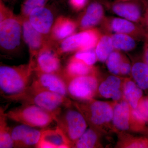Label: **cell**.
Segmentation results:
<instances>
[{
  "label": "cell",
  "instance_id": "6da1fadb",
  "mask_svg": "<svg viewBox=\"0 0 148 148\" xmlns=\"http://www.w3.org/2000/svg\"><path fill=\"white\" fill-rule=\"evenodd\" d=\"M0 47L2 52L12 54L21 47L22 18L14 14L12 11L0 0Z\"/></svg>",
  "mask_w": 148,
  "mask_h": 148
},
{
  "label": "cell",
  "instance_id": "7a4b0ae2",
  "mask_svg": "<svg viewBox=\"0 0 148 148\" xmlns=\"http://www.w3.org/2000/svg\"><path fill=\"white\" fill-rule=\"evenodd\" d=\"M34 73V64L17 66L1 65L0 90L3 98L16 95L30 86Z\"/></svg>",
  "mask_w": 148,
  "mask_h": 148
},
{
  "label": "cell",
  "instance_id": "3957f363",
  "mask_svg": "<svg viewBox=\"0 0 148 148\" xmlns=\"http://www.w3.org/2000/svg\"><path fill=\"white\" fill-rule=\"evenodd\" d=\"M4 99L21 104L35 105L52 113L55 116L63 109L71 107L73 104L68 97L55 92L37 89L31 86L21 93L5 97Z\"/></svg>",
  "mask_w": 148,
  "mask_h": 148
},
{
  "label": "cell",
  "instance_id": "277c9868",
  "mask_svg": "<svg viewBox=\"0 0 148 148\" xmlns=\"http://www.w3.org/2000/svg\"><path fill=\"white\" fill-rule=\"evenodd\" d=\"M71 107L63 109L54 118L56 129L69 148L72 147L87 127V121L82 114Z\"/></svg>",
  "mask_w": 148,
  "mask_h": 148
},
{
  "label": "cell",
  "instance_id": "5b68a950",
  "mask_svg": "<svg viewBox=\"0 0 148 148\" xmlns=\"http://www.w3.org/2000/svg\"><path fill=\"white\" fill-rule=\"evenodd\" d=\"M9 119L34 127L45 128L54 121L55 115L32 104L22 103L6 112Z\"/></svg>",
  "mask_w": 148,
  "mask_h": 148
},
{
  "label": "cell",
  "instance_id": "8992f818",
  "mask_svg": "<svg viewBox=\"0 0 148 148\" xmlns=\"http://www.w3.org/2000/svg\"><path fill=\"white\" fill-rule=\"evenodd\" d=\"M63 78L66 83L69 96L75 99L91 100L97 90L98 82L92 75Z\"/></svg>",
  "mask_w": 148,
  "mask_h": 148
},
{
  "label": "cell",
  "instance_id": "52a82bcc",
  "mask_svg": "<svg viewBox=\"0 0 148 148\" xmlns=\"http://www.w3.org/2000/svg\"><path fill=\"white\" fill-rule=\"evenodd\" d=\"M86 121L99 125L112 120L113 110L108 103L103 101H92L88 104L74 103Z\"/></svg>",
  "mask_w": 148,
  "mask_h": 148
},
{
  "label": "cell",
  "instance_id": "ba28073f",
  "mask_svg": "<svg viewBox=\"0 0 148 148\" xmlns=\"http://www.w3.org/2000/svg\"><path fill=\"white\" fill-rule=\"evenodd\" d=\"M98 34L94 30H88L73 34L62 40L58 53H69L76 50L93 49L98 41Z\"/></svg>",
  "mask_w": 148,
  "mask_h": 148
},
{
  "label": "cell",
  "instance_id": "9c48e42d",
  "mask_svg": "<svg viewBox=\"0 0 148 148\" xmlns=\"http://www.w3.org/2000/svg\"><path fill=\"white\" fill-rule=\"evenodd\" d=\"M46 42L35 57L34 71L61 75L63 69L57 50Z\"/></svg>",
  "mask_w": 148,
  "mask_h": 148
},
{
  "label": "cell",
  "instance_id": "30bf717a",
  "mask_svg": "<svg viewBox=\"0 0 148 148\" xmlns=\"http://www.w3.org/2000/svg\"><path fill=\"white\" fill-rule=\"evenodd\" d=\"M32 87L55 92L68 97L67 86L64 79L60 75L34 71Z\"/></svg>",
  "mask_w": 148,
  "mask_h": 148
},
{
  "label": "cell",
  "instance_id": "8fae6325",
  "mask_svg": "<svg viewBox=\"0 0 148 148\" xmlns=\"http://www.w3.org/2000/svg\"><path fill=\"white\" fill-rule=\"evenodd\" d=\"M43 130L21 124L11 128L14 148L36 147L40 140Z\"/></svg>",
  "mask_w": 148,
  "mask_h": 148
},
{
  "label": "cell",
  "instance_id": "7c38bea8",
  "mask_svg": "<svg viewBox=\"0 0 148 148\" xmlns=\"http://www.w3.org/2000/svg\"><path fill=\"white\" fill-rule=\"evenodd\" d=\"M27 18L32 26L45 37L50 35L55 21L51 6L46 5L35 9Z\"/></svg>",
  "mask_w": 148,
  "mask_h": 148
},
{
  "label": "cell",
  "instance_id": "4fadbf2b",
  "mask_svg": "<svg viewBox=\"0 0 148 148\" xmlns=\"http://www.w3.org/2000/svg\"><path fill=\"white\" fill-rule=\"evenodd\" d=\"M22 35L30 52L29 62L34 63L35 57L47 42L45 37L32 26L27 18H22Z\"/></svg>",
  "mask_w": 148,
  "mask_h": 148
},
{
  "label": "cell",
  "instance_id": "5bb4252c",
  "mask_svg": "<svg viewBox=\"0 0 148 148\" xmlns=\"http://www.w3.org/2000/svg\"><path fill=\"white\" fill-rule=\"evenodd\" d=\"M143 6L146 8L144 0L115 1L111 5L112 10L115 13L133 21H140L142 18Z\"/></svg>",
  "mask_w": 148,
  "mask_h": 148
},
{
  "label": "cell",
  "instance_id": "9a60e30c",
  "mask_svg": "<svg viewBox=\"0 0 148 148\" xmlns=\"http://www.w3.org/2000/svg\"><path fill=\"white\" fill-rule=\"evenodd\" d=\"M76 29L74 21L64 16L56 18L51 29L50 37L52 40L61 41L73 34Z\"/></svg>",
  "mask_w": 148,
  "mask_h": 148
},
{
  "label": "cell",
  "instance_id": "2e32d148",
  "mask_svg": "<svg viewBox=\"0 0 148 148\" xmlns=\"http://www.w3.org/2000/svg\"><path fill=\"white\" fill-rule=\"evenodd\" d=\"M103 12L101 3L94 1L89 3L80 22L82 29H88L98 24L103 17Z\"/></svg>",
  "mask_w": 148,
  "mask_h": 148
},
{
  "label": "cell",
  "instance_id": "e0dca14e",
  "mask_svg": "<svg viewBox=\"0 0 148 148\" xmlns=\"http://www.w3.org/2000/svg\"><path fill=\"white\" fill-rule=\"evenodd\" d=\"M121 80L117 77L110 76L99 86L98 90L104 98L118 101L121 97L120 88Z\"/></svg>",
  "mask_w": 148,
  "mask_h": 148
},
{
  "label": "cell",
  "instance_id": "ac0fdd59",
  "mask_svg": "<svg viewBox=\"0 0 148 148\" xmlns=\"http://www.w3.org/2000/svg\"><path fill=\"white\" fill-rule=\"evenodd\" d=\"M36 148H66L69 147L62 135L56 129L43 130L40 140Z\"/></svg>",
  "mask_w": 148,
  "mask_h": 148
},
{
  "label": "cell",
  "instance_id": "d6986e66",
  "mask_svg": "<svg viewBox=\"0 0 148 148\" xmlns=\"http://www.w3.org/2000/svg\"><path fill=\"white\" fill-rule=\"evenodd\" d=\"M130 110L126 101H122L116 105L113 110V123L115 127L121 130H125L129 127Z\"/></svg>",
  "mask_w": 148,
  "mask_h": 148
},
{
  "label": "cell",
  "instance_id": "ffe728a7",
  "mask_svg": "<svg viewBox=\"0 0 148 148\" xmlns=\"http://www.w3.org/2000/svg\"><path fill=\"white\" fill-rule=\"evenodd\" d=\"M92 72L91 66L83 61L73 57L70 59L66 68L63 70L62 77H73L90 75Z\"/></svg>",
  "mask_w": 148,
  "mask_h": 148
},
{
  "label": "cell",
  "instance_id": "44dd1931",
  "mask_svg": "<svg viewBox=\"0 0 148 148\" xmlns=\"http://www.w3.org/2000/svg\"><path fill=\"white\" fill-rule=\"evenodd\" d=\"M7 107L0 108V148H14L11 127L9 126L6 110Z\"/></svg>",
  "mask_w": 148,
  "mask_h": 148
},
{
  "label": "cell",
  "instance_id": "7402d4cb",
  "mask_svg": "<svg viewBox=\"0 0 148 148\" xmlns=\"http://www.w3.org/2000/svg\"><path fill=\"white\" fill-rule=\"evenodd\" d=\"M131 71L133 78L138 86L142 90L148 89V66L147 63H135Z\"/></svg>",
  "mask_w": 148,
  "mask_h": 148
},
{
  "label": "cell",
  "instance_id": "603a6c76",
  "mask_svg": "<svg viewBox=\"0 0 148 148\" xmlns=\"http://www.w3.org/2000/svg\"><path fill=\"white\" fill-rule=\"evenodd\" d=\"M125 96L132 109L136 108L143 96L142 89L131 81L126 82L124 88Z\"/></svg>",
  "mask_w": 148,
  "mask_h": 148
},
{
  "label": "cell",
  "instance_id": "cb8c5ba5",
  "mask_svg": "<svg viewBox=\"0 0 148 148\" xmlns=\"http://www.w3.org/2000/svg\"><path fill=\"white\" fill-rule=\"evenodd\" d=\"M114 47L112 38L108 36H104L97 43L96 52L97 58L101 62H105L112 52Z\"/></svg>",
  "mask_w": 148,
  "mask_h": 148
},
{
  "label": "cell",
  "instance_id": "d4e9b609",
  "mask_svg": "<svg viewBox=\"0 0 148 148\" xmlns=\"http://www.w3.org/2000/svg\"><path fill=\"white\" fill-rule=\"evenodd\" d=\"M98 140V135L92 128L86 129L72 147L92 148L95 147Z\"/></svg>",
  "mask_w": 148,
  "mask_h": 148
},
{
  "label": "cell",
  "instance_id": "484cf974",
  "mask_svg": "<svg viewBox=\"0 0 148 148\" xmlns=\"http://www.w3.org/2000/svg\"><path fill=\"white\" fill-rule=\"evenodd\" d=\"M114 48L120 50L129 51L135 47V41L125 34H117L111 38Z\"/></svg>",
  "mask_w": 148,
  "mask_h": 148
},
{
  "label": "cell",
  "instance_id": "4316f807",
  "mask_svg": "<svg viewBox=\"0 0 148 148\" xmlns=\"http://www.w3.org/2000/svg\"><path fill=\"white\" fill-rule=\"evenodd\" d=\"M132 114L137 121L142 124L148 122V96L141 99Z\"/></svg>",
  "mask_w": 148,
  "mask_h": 148
},
{
  "label": "cell",
  "instance_id": "83f0119b",
  "mask_svg": "<svg viewBox=\"0 0 148 148\" xmlns=\"http://www.w3.org/2000/svg\"><path fill=\"white\" fill-rule=\"evenodd\" d=\"M111 27L113 31L117 34H126L136 30V27L133 23L125 18H114L112 21Z\"/></svg>",
  "mask_w": 148,
  "mask_h": 148
},
{
  "label": "cell",
  "instance_id": "f1b7e54d",
  "mask_svg": "<svg viewBox=\"0 0 148 148\" xmlns=\"http://www.w3.org/2000/svg\"><path fill=\"white\" fill-rule=\"evenodd\" d=\"M49 0H24L21 4V16L28 18L29 14L35 9L45 6Z\"/></svg>",
  "mask_w": 148,
  "mask_h": 148
},
{
  "label": "cell",
  "instance_id": "f546056e",
  "mask_svg": "<svg viewBox=\"0 0 148 148\" xmlns=\"http://www.w3.org/2000/svg\"><path fill=\"white\" fill-rule=\"evenodd\" d=\"M121 64V56L116 51L112 52L107 59L108 69L111 73L114 75H118L120 73Z\"/></svg>",
  "mask_w": 148,
  "mask_h": 148
},
{
  "label": "cell",
  "instance_id": "4dcf8cb0",
  "mask_svg": "<svg viewBox=\"0 0 148 148\" xmlns=\"http://www.w3.org/2000/svg\"><path fill=\"white\" fill-rule=\"evenodd\" d=\"M77 59L81 60L88 66H91L97 60L96 52L92 49L79 51L73 56Z\"/></svg>",
  "mask_w": 148,
  "mask_h": 148
},
{
  "label": "cell",
  "instance_id": "1f68e13d",
  "mask_svg": "<svg viewBox=\"0 0 148 148\" xmlns=\"http://www.w3.org/2000/svg\"><path fill=\"white\" fill-rule=\"evenodd\" d=\"M88 0H69L70 4L74 9L80 10L86 5Z\"/></svg>",
  "mask_w": 148,
  "mask_h": 148
},
{
  "label": "cell",
  "instance_id": "d6a6232c",
  "mask_svg": "<svg viewBox=\"0 0 148 148\" xmlns=\"http://www.w3.org/2000/svg\"><path fill=\"white\" fill-rule=\"evenodd\" d=\"M129 148H148V140L146 139H140L130 145Z\"/></svg>",
  "mask_w": 148,
  "mask_h": 148
},
{
  "label": "cell",
  "instance_id": "836d02e7",
  "mask_svg": "<svg viewBox=\"0 0 148 148\" xmlns=\"http://www.w3.org/2000/svg\"><path fill=\"white\" fill-rule=\"evenodd\" d=\"M131 70L130 64L125 62H122L120 67L121 73L124 75H127L130 73Z\"/></svg>",
  "mask_w": 148,
  "mask_h": 148
},
{
  "label": "cell",
  "instance_id": "e575fe53",
  "mask_svg": "<svg viewBox=\"0 0 148 148\" xmlns=\"http://www.w3.org/2000/svg\"><path fill=\"white\" fill-rule=\"evenodd\" d=\"M147 48H146V52H145V58H146V63L147 64L148 66V45H147Z\"/></svg>",
  "mask_w": 148,
  "mask_h": 148
},
{
  "label": "cell",
  "instance_id": "d590c367",
  "mask_svg": "<svg viewBox=\"0 0 148 148\" xmlns=\"http://www.w3.org/2000/svg\"><path fill=\"white\" fill-rule=\"evenodd\" d=\"M144 1L146 7L147 8L148 7V0H144Z\"/></svg>",
  "mask_w": 148,
  "mask_h": 148
},
{
  "label": "cell",
  "instance_id": "8d00e7d4",
  "mask_svg": "<svg viewBox=\"0 0 148 148\" xmlns=\"http://www.w3.org/2000/svg\"><path fill=\"white\" fill-rule=\"evenodd\" d=\"M147 21L148 22V7L147 8Z\"/></svg>",
  "mask_w": 148,
  "mask_h": 148
},
{
  "label": "cell",
  "instance_id": "74e56055",
  "mask_svg": "<svg viewBox=\"0 0 148 148\" xmlns=\"http://www.w3.org/2000/svg\"><path fill=\"white\" fill-rule=\"evenodd\" d=\"M4 2L7 1H8V0H3Z\"/></svg>",
  "mask_w": 148,
  "mask_h": 148
},
{
  "label": "cell",
  "instance_id": "f35d334b",
  "mask_svg": "<svg viewBox=\"0 0 148 148\" xmlns=\"http://www.w3.org/2000/svg\"><path fill=\"white\" fill-rule=\"evenodd\" d=\"M115 1H123V0H115Z\"/></svg>",
  "mask_w": 148,
  "mask_h": 148
},
{
  "label": "cell",
  "instance_id": "ab89813d",
  "mask_svg": "<svg viewBox=\"0 0 148 148\" xmlns=\"http://www.w3.org/2000/svg\"><path fill=\"white\" fill-rule=\"evenodd\" d=\"M12 1H16V0H12Z\"/></svg>",
  "mask_w": 148,
  "mask_h": 148
}]
</instances>
